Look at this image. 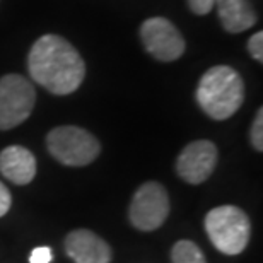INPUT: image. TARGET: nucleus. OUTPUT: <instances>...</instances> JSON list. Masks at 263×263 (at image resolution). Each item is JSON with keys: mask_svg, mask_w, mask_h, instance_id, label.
Here are the masks:
<instances>
[{"mask_svg": "<svg viewBox=\"0 0 263 263\" xmlns=\"http://www.w3.org/2000/svg\"><path fill=\"white\" fill-rule=\"evenodd\" d=\"M46 147L60 164L72 167L91 164L101 152L96 137L73 125H62L51 130L46 137Z\"/></svg>", "mask_w": 263, "mask_h": 263, "instance_id": "obj_4", "label": "nucleus"}, {"mask_svg": "<svg viewBox=\"0 0 263 263\" xmlns=\"http://www.w3.org/2000/svg\"><path fill=\"white\" fill-rule=\"evenodd\" d=\"M215 5L228 33H243L256 24V14L248 0H215Z\"/></svg>", "mask_w": 263, "mask_h": 263, "instance_id": "obj_11", "label": "nucleus"}, {"mask_svg": "<svg viewBox=\"0 0 263 263\" xmlns=\"http://www.w3.org/2000/svg\"><path fill=\"white\" fill-rule=\"evenodd\" d=\"M65 251L73 263H109L111 248L103 238L89 229L70 231L65 238Z\"/></svg>", "mask_w": 263, "mask_h": 263, "instance_id": "obj_9", "label": "nucleus"}, {"mask_svg": "<svg viewBox=\"0 0 263 263\" xmlns=\"http://www.w3.org/2000/svg\"><path fill=\"white\" fill-rule=\"evenodd\" d=\"M251 145L258 152L263 151V109L261 108L258 109L255 122L251 125Z\"/></svg>", "mask_w": 263, "mask_h": 263, "instance_id": "obj_13", "label": "nucleus"}, {"mask_svg": "<svg viewBox=\"0 0 263 263\" xmlns=\"http://www.w3.org/2000/svg\"><path fill=\"white\" fill-rule=\"evenodd\" d=\"M217 147L210 140L190 142L176 159V173L183 181L200 185L207 181L217 166Z\"/></svg>", "mask_w": 263, "mask_h": 263, "instance_id": "obj_8", "label": "nucleus"}, {"mask_svg": "<svg viewBox=\"0 0 263 263\" xmlns=\"http://www.w3.org/2000/svg\"><path fill=\"white\" fill-rule=\"evenodd\" d=\"M51 260H53V251L48 246L34 248L29 255V263H50Z\"/></svg>", "mask_w": 263, "mask_h": 263, "instance_id": "obj_15", "label": "nucleus"}, {"mask_svg": "<svg viewBox=\"0 0 263 263\" xmlns=\"http://www.w3.org/2000/svg\"><path fill=\"white\" fill-rule=\"evenodd\" d=\"M36 103L34 86L19 73L0 79V130H10L24 123Z\"/></svg>", "mask_w": 263, "mask_h": 263, "instance_id": "obj_6", "label": "nucleus"}, {"mask_svg": "<svg viewBox=\"0 0 263 263\" xmlns=\"http://www.w3.org/2000/svg\"><path fill=\"white\" fill-rule=\"evenodd\" d=\"M29 76L57 96L77 91L86 77V65L79 51L57 34H45L33 45L28 57Z\"/></svg>", "mask_w": 263, "mask_h": 263, "instance_id": "obj_1", "label": "nucleus"}, {"mask_svg": "<svg viewBox=\"0 0 263 263\" xmlns=\"http://www.w3.org/2000/svg\"><path fill=\"white\" fill-rule=\"evenodd\" d=\"M188 5L197 15H207L214 9L215 0H188Z\"/></svg>", "mask_w": 263, "mask_h": 263, "instance_id": "obj_16", "label": "nucleus"}, {"mask_svg": "<svg viewBox=\"0 0 263 263\" xmlns=\"http://www.w3.org/2000/svg\"><path fill=\"white\" fill-rule=\"evenodd\" d=\"M197 103L212 120H228L245 101V82L238 70L217 65L203 73L197 87Z\"/></svg>", "mask_w": 263, "mask_h": 263, "instance_id": "obj_2", "label": "nucleus"}, {"mask_svg": "<svg viewBox=\"0 0 263 263\" xmlns=\"http://www.w3.org/2000/svg\"><path fill=\"white\" fill-rule=\"evenodd\" d=\"M171 261L173 263H207L203 251L198 248L193 241L180 239L171 248Z\"/></svg>", "mask_w": 263, "mask_h": 263, "instance_id": "obj_12", "label": "nucleus"}, {"mask_svg": "<svg viewBox=\"0 0 263 263\" xmlns=\"http://www.w3.org/2000/svg\"><path fill=\"white\" fill-rule=\"evenodd\" d=\"M140 38L144 48L156 60L173 62L185 53V40L176 26L166 17H151L144 21Z\"/></svg>", "mask_w": 263, "mask_h": 263, "instance_id": "obj_7", "label": "nucleus"}, {"mask_svg": "<svg viewBox=\"0 0 263 263\" xmlns=\"http://www.w3.org/2000/svg\"><path fill=\"white\" fill-rule=\"evenodd\" d=\"M10 205H12V195H10L9 188L0 181V217H4L9 212Z\"/></svg>", "mask_w": 263, "mask_h": 263, "instance_id": "obj_17", "label": "nucleus"}, {"mask_svg": "<svg viewBox=\"0 0 263 263\" xmlns=\"http://www.w3.org/2000/svg\"><path fill=\"white\" fill-rule=\"evenodd\" d=\"M205 231L220 253L234 256L243 253L251 238V220L236 205H220L205 215Z\"/></svg>", "mask_w": 263, "mask_h": 263, "instance_id": "obj_3", "label": "nucleus"}, {"mask_svg": "<svg viewBox=\"0 0 263 263\" xmlns=\"http://www.w3.org/2000/svg\"><path fill=\"white\" fill-rule=\"evenodd\" d=\"M167 190L157 181H147L137 188L128 207V220L135 229L151 233L159 229L170 215Z\"/></svg>", "mask_w": 263, "mask_h": 263, "instance_id": "obj_5", "label": "nucleus"}, {"mask_svg": "<svg viewBox=\"0 0 263 263\" xmlns=\"http://www.w3.org/2000/svg\"><path fill=\"white\" fill-rule=\"evenodd\" d=\"M248 51L250 55L253 57L256 62H263V33L258 31V33H255L253 36L250 38L248 41Z\"/></svg>", "mask_w": 263, "mask_h": 263, "instance_id": "obj_14", "label": "nucleus"}, {"mask_svg": "<svg viewBox=\"0 0 263 263\" xmlns=\"http://www.w3.org/2000/svg\"><path fill=\"white\" fill-rule=\"evenodd\" d=\"M0 173L14 185H29L36 176V157L26 147L9 145L0 152Z\"/></svg>", "mask_w": 263, "mask_h": 263, "instance_id": "obj_10", "label": "nucleus"}]
</instances>
